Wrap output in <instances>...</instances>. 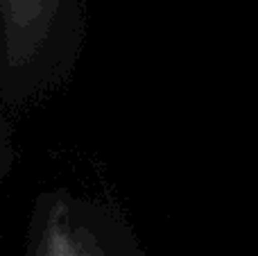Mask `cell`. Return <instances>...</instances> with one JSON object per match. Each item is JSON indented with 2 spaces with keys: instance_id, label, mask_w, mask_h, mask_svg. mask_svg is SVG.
Wrapping results in <instances>:
<instances>
[{
  "instance_id": "6da1fadb",
  "label": "cell",
  "mask_w": 258,
  "mask_h": 256,
  "mask_svg": "<svg viewBox=\"0 0 258 256\" xmlns=\"http://www.w3.org/2000/svg\"><path fill=\"white\" fill-rule=\"evenodd\" d=\"M91 0H0V104L23 113L59 91L80 61Z\"/></svg>"
},
{
  "instance_id": "7a4b0ae2",
  "label": "cell",
  "mask_w": 258,
  "mask_h": 256,
  "mask_svg": "<svg viewBox=\"0 0 258 256\" xmlns=\"http://www.w3.org/2000/svg\"><path fill=\"white\" fill-rule=\"evenodd\" d=\"M27 256H145L113 204L45 190L34 198L27 222Z\"/></svg>"
}]
</instances>
